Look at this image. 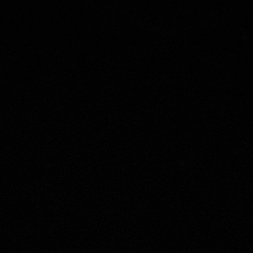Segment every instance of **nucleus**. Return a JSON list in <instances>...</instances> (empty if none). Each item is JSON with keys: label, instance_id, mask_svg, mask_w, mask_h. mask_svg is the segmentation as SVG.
<instances>
[]
</instances>
